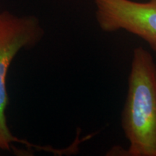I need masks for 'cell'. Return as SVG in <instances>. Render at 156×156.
<instances>
[{"instance_id": "cell-1", "label": "cell", "mask_w": 156, "mask_h": 156, "mask_svg": "<svg viewBox=\"0 0 156 156\" xmlns=\"http://www.w3.org/2000/svg\"><path fill=\"white\" fill-rule=\"evenodd\" d=\"M121 125L129 156H156V64L151 52L134 48Z\"/></svg>"}, {"instance_id": "cell-2", "label": "cell", "mask_w": 156, "mask_h": 156, "mask_svg": "<svg viewBox=\"0 0 156 156\" xmlns=\"http://www.w3.org/2000/svg\"><path fill=\"white\" fill-rule=\"evenodd\" d=\"M44 35V29L36 17H19L8 11L0 12V148L5 151L10 150L12 142H20L12 134L6 118L8 69L20 51L34 47Z\"/></svg>"}, {"instance_id": "cell-3", "label": "cell", "mask_w": 156, "mask_h": 156, "mask_svg": "<svg viewBox=\"0 0 156 156\" xmlns=\"http://www.w3.org/2000/svg\"><path fill=\"white\" fill-rule=\"evenodd\" d=\"M95 19L105 33L124 30L147 43L156 53V0H93Z\"/></svg>"}]
</instances>
